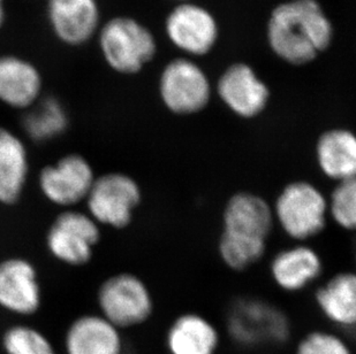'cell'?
I'll use <instances>...</instances> for the list:
<instances>
[{
    "instance_id": "obj_1",
    "label": "cell",
    "mask_w": 356,
    "mask_h": 354,
    "mask_svg": "<svg viewBox=\"0 0 356 354\" xmlns=\"http://www.w3.org/2000/svg\"><path fill=\"white\" fill-rule=\"evenodd\" d=\"M275 227L269 201L254 191H236L222 206L219 260L234 273L252 269L266 257Z\"/></svg>"
},
{
    "instance_id": "obj_2",
    "label": "cell",
    "mask_w": 356,
    "mask_h": 354,
    "mask_svg": "<svg viewBox=\"0 0 356 354\" xmlns=\"http://www.w3.org/2000/svg\"><path fill=\"white\" fill-rule=\"evenodd\" d=\"M332 24L315 0H293L275 8L268 26L273 52L292 65H306L332 40Z\"/></svg>"
},
{
    "instance_id": "obj_3",
    "label": "cell",
    "mask_w": 356,
    "mask_h": 354,
    "mask_svg": "<svg viewBox=\"0 0 356 354\" xmlns=\"http://www.w3.org/2000/svg\"><path fill=\"white\" fill-rule=\"evenodd\" d=\"M271 208L275 226L292 243H310L325 231L330 222L327 194L306 178L284 184Z\"/></svg>"
},
{
    "instance_id": "obj_4",
    "label": "cell",
    "mask_w": 356,
    "mask_h": 354,
    "mask_svg": "<svg viewBox=\"0 0 356 354\" xmlns=\"http://www.w3.org/2000/svg\"><path fill=\"white\" fill-rule=\"evenodd\" d=\"M229 338L243 348L285 344L292 334L289 317L282 308L261 298H240L226 315Z\"/></svg>"
},
{
    "instance_id": "obj_5",
    "label": "cell",
    "mask_w": 356,
    "mask_h": 354,
    "mask_svg": "<svg viewBox=\"0 0 356 354\" xmlns=\"http://www.w3.org/2000/svg\"><path fill=\"white\" fill-rule=\"evenodd\" d=\"M98 45L108 67L121 75L140 73L157 52L152 31L129 17H112L102 24Z\"/></svg>"
},
{
    "instance_id": "obj_6",
    "label": "cell",
    "mask_w": 356,
    "mask_h": 354,
    "mask_svg": "<svg viewBox=\"0 0 356 354\" xmlns=\"http://www.w3.org/2000/svg\"><path fill=\"white\" fill-rule=\"evenodd\" d=\"M97 303L102 317L119 330L145 324L155 310L148 285L131 273H120L106 278L98 289Z\"/></svg>"
},
{
    "instance_id": "obj_7",
    "label": "cell",
    "mask_w": 356,
    "mask_h": 354,
    "mask_svg": "<svg viewBox=\"0 0 356 354\" xmlns=\"http://www.w3.org/2000/svg\"><path fill=\"white\" fill-rule=\"evenodd\" d=\"M142 190L138 182L124 173H106L96 177L88 194V212L98 224L115 229L127 228L141 205Z\"/></svg>"
},
{
    "instance_id": "obj_8",
    "label": "cell",
    "mask_w": 356,
    "mask_h": 354,
    "mask_svg": "<svg viewBox=\"0 0 356 354\" xmlns=\"http://www.w3.org/2000/svg\"><path fill=\"white\" fill-rule=\"evenodd\" d=\"M99 239V224L89 214L67 210L51 224L47 246L57 260L80 267L91 260Z\"/></svg>"
},
{
    "instance_id": "obj_9",
    "label": "cell",
    "mask_w": 356,
    "mask_h": 354,
    "mask_svg": "<svg viewBox=\"0 0 356 354\" xmlns=\"http://www.w3.org/2000/svg\"><path fill=\"white\" fill-rule=\"evenodd\" d=\"M159 94L165 107L178 115L200 113L211 99L205 74L197 65L186 59L173 60L164 68Z\"/></svg>"
},
{
    "instance_id": "obj_10",
    "label": "cell",
    "mask_w": 356,
    "mask_h": 354,
    "mask_svg": "<svg viewBox=\"0 0 356 354\" xmlns=\"http://www.w3.org/2000/svg\"><path fill=\"white\" fill-rule=\"evenodd\" d=\"M94 169L81 154L60 158L40 171L38 184L44 197L61 208H71L86 201L94 185Z\"/></svg>"
},
{
    "instance_id": "obj_11",
    "label": "cell",
    "mask_w": 356,
    "mask_h": 354,
    "mask_svg": "<svg viewBox=\"0 0 356 354\" xmlns=\"http://www.w3.org/2000/svg\"><path fill=\"white\" fill-rule=\"evenodd\" d=\"M325 269L319 251L309 243H292L280 248L269 262V275L279 290L301 294L322 278Z\"/></svg>"
},
{
    "instance_id": "obj_12",
    "label": "cell",
    "mask_w": 356,
    "mask_h": 354,
    "mask_svg": "<svg viewBox=\"0 0 356 354\" xmlns=\"http://www.w3.org/2000/svg\"><path fill=\"white\" fill-rule=\"evenodd\" d=\"M47 17L51 31L68 47H81L101 29L97 0H47Z\"/></svg>"
},
{
    "instance_id": "obj_13",
    "label": "cell",
    "mask_w": 356,
    "mask_h": 354,
    "mask_svg": "<svg viewBox=\"0 0 356 354\" xmlns=\"http://www.w3.org/2000/svg\"><path fill=\"white\" fill-rule=\"evenodd\" d=\"M42 294L38 271L24 258L0 262V307L12 314L31 317L38 313Z\"/></svg>"
},
{
    "instance_id": "obj_14",
    "label": "cell",
    "mask_w": 356,
    "mask_h": 354,
    "mask_svg": "<svg viewBox=\"0 0 356 354\" xmlns=\"http://www.w3.org/2000/svg\"><path fill=\"white\" fill-rule=\"evenodd\" d=\"M166 34L172 43L187 53L203 56L211 51L218 27L208 10L194 3H181L168 14Z\"/></svg>"
},
{
    "instance_id": "obj_15",
    "label": "cell",
    "mask_w": 356,
    "mask_h": 354,
    "mask_svg": "<svg viewBox=\"0 0 356 354\" xmlns=\"http://www.w3.org/2000/svg\"><path fill=\"white\" fill-rule=\"evenodd\" d=\"M217 90L229 110L247 120L261 115L269 104V89L248 65L231 66L220 77Z\"/></svg>"
},
{
    "instance_id": "obj_16",
    "label": "cell",
    "mask_w": 356,
    "mask_h": 354,
    "mask_svg": "<svg viewBox=\"0 0 356 354\" xmlns=\"http://www.w3.org/2000/svg\"><path fill=\"white\" fill-rule=\"evenodd\" d=\"M317 171L326 180L340 183L356 177V134L346 128L323 131L314 147Z\"/></svg>"
},
{
    "instance_id": "obj_17",
    "label": "cell",
    "mask_w": 356,
    "mask_h": 354,
    "mask_svg": "<svg viewBox=\"0 0 356 354\" xmlns=\"http://www.w3.org/2000/svg\"><path fill=\"white\" fill-rule=\"evenodd\" d=\"M222 335L205 315L185 312L168 326L165 346L168 354H218Z\"/></svg>"
},
{
    "instance_id": "obj_18",
    "label": "cell",
    "mask_w": 356,
    "mask_h": 354,
    "mask_svg": "<svg viewBox=\"0 0 356 354\" xmlns=\"http://www.w3.org/2000/svg\"><path fill=\"white\" fill-rule=\"evenodd\" d=\"M65 354H124L121 330L101 314L81 315L65 332Z\"/></svg>"
},
{
    "instance_id": "obj_19",
    "label": "cell",
    "mask_w": 356,
    "mask_h": 354,
    "mask_svg": "<svg viewBox=\"0 0 356 354\" xmlns=\"http://www.w3.org/2000/svg\"><path fill=\"white\" fill-rule=\"evenodd\" d=\"M43 78L38 68L14 54L0 56V101L15 110H28L40 101Z\"/></svg>"
},
{
    "instance_id": "obj_20",
    "label": "cell",
    "mask_w": 356,
    "mask_h": 354,
    "mask_svg": "<svg viewBox=\"0 0 356 354\" xmlns=\"http://www.w3.org/2000/svg\"><path fill=\"white\" fill-rule=\"evenodd\" d=\"M314 303L334 327L356 328V271H338L326 278L314 292Z\"/></svg>"
},
{
    "instance_id": "obj_21",
    "label": "cell",
    "mask_w": 356,
    "mask_h": 354,
    "mask_svg": "<svg viewBox=\"0 0 356 354\" xmlns=\"http://www.w3.org/2000/svg\"><path fill=\"white\" fill-rule=\"evenodd\" d=\"M29 159L27 149L19 136L0 127V203L19 201L27 183Z\"/></svg>"
},
{
    "instance_id": "obj_22",
    "label": "cell",
    "mask_w": 356,
    "mask_h": 354,
    "mask_svg": "<svg viewBox=\"0 0 356 354\" xmlns=\"http://www.w3.org/2000/svg\"><path fill=\"white\" fill-rule=\"evenodd\" d=\"M67 126V113L56 98L38 101L28 108L24 117V131L36 142H47L60 136Z\"/></svg>"
},
{
    "instance_id": "obj_23",
    "label": "cell",
    "mask_w": 356,
    "mask_h": 354,
    "mask_svg": "<svg viewBox=\"0 0 356 354\" xmlns=\"http://www.w3.org/2000/svg\"><path fill=\"white\" fill-rule=\"evenodd\" d=\"M5 354H59L47 335L28 324L7 328L1 337Z\"/></svg>"
},
{
    "instance_id": "obj_24",
    "label": "cell",
    "mask_w": 356,
    "mask_h": 354,
    "mask_svg": "<svg viewBox=\"0 0 356 354\" xmlns=\"http://www.w3.org/2000/svg\"><path fill=\"white\" fill-rule=\"evenodd\" d=\"M329 197L330 222L347 233H356V177L334 184Z\"/></svg>"
},
{
    "instance_id": "obj_25",
    "label": "cell",
    "mask_w": 356,
    "mask_h": 354,
    "mask_svg": "<svg viewBox=\"0 0 356 354\" xmlns=\"http://www.w3.org/2000/svg\"><path fill=\"white\" fill-rule=\"evenodd\" d=\"M294 354H354L350 343L338 332L314 329L296 343Z\"/></svg>"
},
{
    "instance_id": "obj_26",
    "label": "cell",
    "mask_w": 356,
    "mask_h": 354,
    "mask_svg": "<svg viewBox=\"0 0 356 354\" xmlns=\"http://www.w3.org/2000/svg\"><path fill=\"white\" fill-rule=\"evenodd\" d=\"M6 21V8H5V0H0V31L3 27Z\"/></svg>"
},
{
    "instance_id": "obj_27",
    "label": "cell",
    "mask_w": 356,
    "mask_h": 354,
    "mask_svg": "<svg viewBox=\"0 0 356 354\" xmlns=\"http://www.w3.org/2000/svg\"><path fill=\"white\" fill-rule=\"evenodd\" d=\"M354 264H355V271H356V248H355V252H354Z\"/></svg>"
}]
</instances>
